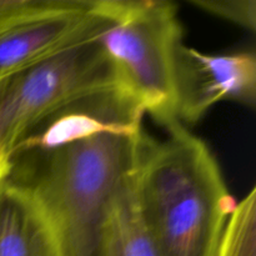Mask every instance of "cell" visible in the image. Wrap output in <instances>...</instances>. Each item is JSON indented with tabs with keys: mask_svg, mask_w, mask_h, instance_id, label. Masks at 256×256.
Masks as SVG:
<instances>
[{
	"mask_svg": "<svg viewBox=\"0 0 256 256\" xmlns=\"http://www.w3.org/2000/svg\"><path fill=\"white\" fill-rule=\"evenodd\" d=\"M214 256H256V189L236 202Z\"/></svg>",
	"mask_w": 256,
	"mask_h": 256,
	"instance_id": "10",
	"label": "cell"
},
{
	"mask_svg": "<svg viewBox=\"0 0 256 256\" xmlns=\"http://www.w3.org/2000/svg\"><path fill=\"white\" fill-rule=\"evenodd\" d=\"M94 0H59L0 32V80L32 66L92 34Z\"/></svg>",
	"mask_w": 256,
	"mask_h": 256,
	"instance_id": "6",
	"label": "cell"
},
{
	"mask_svg": "<svg viewBox=\"0 0 256 256\" xmlns=\"http://www.w3.org/2000/svg\"><path fill=\"white\" fill-rule=\"evenodd\" d=\"M189 2L209 14L234 22L249 32H255V0H189Z\"/></svg>",
	"mask_w": 256,
	"mask_h": 256,
	"instance_id": "11",
	"label": "cell"
},
{
	"mask_svg": "<svg viewBox=\"0 0 256 256\" xmlns=\"http://www.w3.org/2000/svg\"><path fill=\"white\" fill-rule=\"evenodd\" d=\"M144 115L142 106L119 88L82 98L30 130L14 148L8 162L18 155L54 149L122 122L142 120Z\"/></svg>",
	"mask_w": 256,
	"mask_h": 256,
	"instance_id": "7",
	"label": "cell"
},
{
	"mask_svg": "<svg viewBox=\"0 0 256 256\" xmlns=\"http://www.w3.org/2000/svg\"><path fill=\"white\" fill-rule=\"evenodd\" d=\"M178 116L195 124L220 102L249 108L256 104V58L254 52L212 55L180 46L176 62Z\"/></svg>",
	"mask_w": 256,
	"mask_h": 256,
	"instance_id": "5",
	"label": "cell"
},
{
	"mask_svg": "<svg viewBox=\"0 0 256 256\" xmlns=\"http://www.w3.org/2000/svg\"><path fill=\"white\" fill-rule=\"evenodd\" d=\"M59 0H0V32L20 20L50 9Z\"/></svg>",
	"mask_w": 256,
	"mask_h": 256,
	"instance_id": "12",
	"label": "cell"
},
{
	"mask_svg": "<svg viewBox=\"0 0 256 256\" xmlns=\"http://www.w3.org/2000/svg\"><path fill=\"white\" fill-rule=\"evenodd\" d=\"M94 38L112 65L116 86L158 124L180 122L176 62L182 26L168 0H94Z\"/></svg>",
	"mask_w": 256,
	"mask_h": 256,
	"instance_id": "3",
	"label": "cell"
},
{
	"mask_svg": "<svg viewBox=\"0 0 256 256\" xmlns=\"http://www.w3.org/2000/svg\"><path fill=\"white\" fill-rule=\"evenodd\" d=\"M148 139L136 170L140 219L156 256H214L236 206L214 154L182 122Z\"/></svg>",
	"mask_w": 256,
	"mask_h": 256,
	"instance_id": "2",
	"label": "cell"
},
{
	"mask_svg": "<svg viewBox=\"0 0 256 256\" xmlns=\"http://www.w3.org/2000/svg\"><path fill=\"white\" fill-rule=\"evenodd\" d=\"M8 172V164L4 162V159L2 158V155H0V180L4 179L5 175H6Z\"/></svg>",
	"mask_w": 256,
	"mask_h": 256,
	"instance_id": "13",
	"label": "cell"
},
{
	"mask_svg": "<svg viewBox=\"0 0 256 256\" xmlns=\"http://www.w3.org/2000/svg\"><path fill=\"white\" fill-rule=\"evenodd\" d=\"M136 169L112 199L95 256H156L138 209Z\"/></svg>",
	"mask_w": 256,
	"mask_h": 256,
	"instance_id": "9",
	"label": "cell"
},
{
	"mask_svg": "<svg viewBox=\"0 0 256 256\" xmlns=\"http://www.w3.org/2000/svg\"><path fill=\"white\" fill-rule=\"evenodd\" d=\"M0 256H64L39 205L5 179L0 180Z\"/></svg>",
	"mask_w": 256,
	"mask_h": 256,
	"instance_id": "8",
	"label": "cell"
},
{
	"mask_svg": "<svg viewBox=\"0 0 256 256\" xmlns=\"http://www.w3.org/2000/svg\"><path fill=\"white\" fill-rule=\"evenodd\" d=\"M92 34L94 29L66 49L0 80V155L6 164L18 142L48 116L82 98L118 88Z\"/></svg>",
	"mask_w": 256,
	"mask_h": 256,
	"instance_id": "4",
	"label": "cell"
},
{
	"mask_svg": "<svg viewBox=\"0 0 256 256\" xmlns=\"http://www.w3.org/2000/svg\"><path fill=\"white\" fill-rule=\"evenodd\" d=\"M149 138L142 120L8 162L4 179L35 200L64 256H95L118 189L138 168Z\"/></svg>",
	"mask_w": 256,
	"mask_h": 256,
	"instance_id": "1",
	"label": "cell"
}]
</instances>
